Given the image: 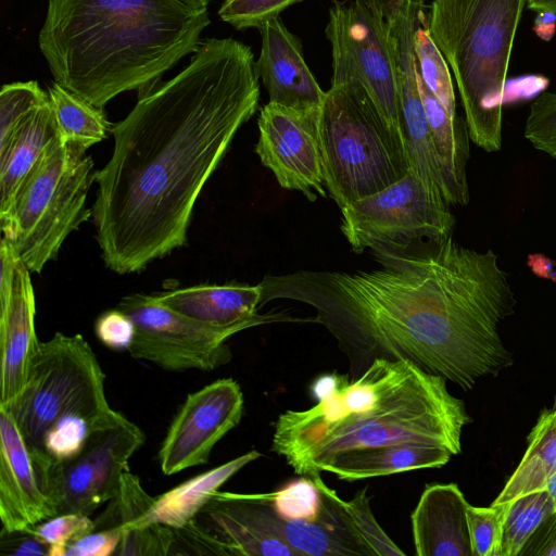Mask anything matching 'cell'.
Here are the masks:
<instances>
[{
  "label": "cell",
  "mask_w": 556,
  "mask_h": 556,
  "mask_svg": "<svg viewBox=\"0 0 556 556\" xmlns=\"http://www.w3.org/2000/svg\"><path fill=\"white\" fill-rule=\"evenodd\" d=\"M105 374L80 334L55 332L36 351L20 395L4 407L34 456L45 434L61 425L86 421L100 426L115 410L105 395Z\"/></svg>",
  "instance_id": "obj_8"
},
{
  "label": "cell",
  "mask_w": 556,
  "mask_h": 556,
  "mask_svg": "<svg viewBox=\"0 0 556 556\" xmlns=\"http://www.w3.org/2000/svg\"><path fill=\"white\" fill-rule=\"evenodd\" d=\"M528 0H433L431 38L450 65L470 140L485 152L502 148L504 86Z\"/></svg>",
  "instance_id": "obj_5"
},
{
  "label": "cell",
  "mask_w": 556,
  "mask_h": 556,
  "mask_svg": "<svg viewBox=\"0 0 556 556\" xmlns=\"http://www.w3.org/2000/svg\"><path fill=\"white\" fill-rule=\"evenodd\" d=\"M59 139L86 152L111 134L113 125L103 109L53 81L48 88Z\"/></svg>",
  "instance_id": "obj_27"
},
{
  "label": "cell",
  "mask_w": 556,
  "mask_h": 556,
  "mask_svg": "<svg viewBox=\"0 0 556 556\" xmlns=\"http://www.w3.org/2000/svg\"><path fill=\"white\" fill-rule=\"evenodd\" d=\"M122 538V531L93 530L70 544L63 556H110L113 555Z\"/></svg>",
  "instance_id": "obj_41"
},
{
  "label": "cell",
  "mask_w": 556,
  "mask_h": 556,
  "mask_svg": "<svg viewBox=\"0 0 556 556\" xmlns=\"http://www.w3.org/2000/svg\"><path fill=\"white\" fill-rule=\"evenodd\" d=\"M210 1V0H208Z\"/></svg>",
  "instance_id": "obj_50"
},
{
  "label": "cell",
  "mask_w": 556,
  "mask_h": 556,
  "mask_svg": "<svg viewBox=\"0 0 556 556\" xmlns=\"http://www.w3.org/2000/svg\"><path fill=\"white\" fill-rule=\"evenodd\" d=\"M342 376L337 374H326L318 377L313 386L312 393L319 401L337 389L341 382Z\"/></svg>",
  "instance_id": "obj_46"
},
{
  "label": "cell",
  "mask_w": 556,
  "mask_h": 556,
  "mask_svg": "<svg viewBox=\"0 0 556 556\" xmlns=\"http://www.w3.org/2000/svg\"><path fill=\"white\" fill-rule=\"evenodd\" d=\"M257 29L262 45L254 67L268 92L269 102L296 111H321L326 91L307 66L300 40L279 17Z\"/></svg>",
  "instance_id": "obj_18"
},
{
  "label": "cell",
  "mask_w": 556,
  "mask_h": 556,
  "mask_svg": "<svg viewBox=\"0 0 556 556\" xmlns=\"http://www.w3.org/2000/svg\"><path fill=\"white\" fill-rule=\"evenodd\" d=\"M261 457L252 450L220 466L204 471L155 497L150 509L122 531L136 529L149 523H162L180 528L193 520L219 488L245 465Z\"/></svg>",
  "instance_id": "obj_23"
},
{
  "label": "cell",
  "mask_w": 556,
  "mask_h": 556,
  "mask_svg": "<svg viewBox=\"0 0 556 556\" xmlns=\"http://www.w3.org/2000/svg\"><path fill=\"white\" fill-rule=\"evenodd\" d=\"M174 540V528L149 523L122 531L115 556H168Z\"/></svg>",
  "instance_id": "obj_38"
},
{
  "label": "cell",
  "mask_w": 556,
  "mask_h": 556,
  "mask_svg": "<svg viewBox=\"0 0 556 556\" xmlns=\"http://www.w3.org/2000/svg\"><path fill=\"white\" fill-rule=\"evenodd\" d=\"M58 137L49 99L29 112L0 144V218L10 212L21 186L48 144Z\"/></svg>",
  "instance_id": "obj_22"
},
{
  "label": "cell",
  "mask_w": 556,
  "mask_h": 556,
  "mask_svg": "<svg viewBox=\"0 0 556 556\" xmlns=\"http://www.w3.org/2000/svg\"><path fill=\"white\" fill-rule=\"evenodd\" d=\"M135 325L128 350L131 357L165 370H214L228 364L232 353L227 340L242 331L206 325L161 304L153 294L132 293L116 306Z\"/></svg>",
  "instance_id": "obj_12"
},
{
  "label": "cell",
  "mask_w": 556,
  "mask_h": 556,
  "mask_svg": "<svg viewBox=\"0 0 556 556\" xmlns=\"http://www.w3.org/2000/svg\"><path fill=\"white\" fill-rule=\"evenodd\" d=\"M47 102L49 94L36 80L3 85L0 91V144L29 112Z\"/></svg>",
  "instance_id": "obj_33"
},
{
  "label": "cell",
  "mask_w": 556,
  "mask_h": 556,
  "mask_svg": "<svg viewBox=\"0 0 556 556\" xmlns=\"http://www.w3.org/2000/svg\"><path fill=\"white\" fill-rule=\"evenodd\" d=\"M370 251L380 264L371 270L266 275L261 306L279 299L309 305L351 356L407 359L464 390L513 365L500 326L516 296L491 249L450 236Z\"/></svg>",
  "instance_id": "obj_1"
},
{
  "label": "cell",
  "mask_w": 556,
  "mask_h": 556,
  "mask_svg": "<svg viewBox=\"0 0 556 556\" xmlns=\"http://www.w3.org/2000/svg\"><path fill=\"white\" fill-rule=\"evenodd\" d=\"M55 515L33 453L10 410L0 407L1 531L26 530Z\"/></svg>",
  "instance_id": "obj_17"
},
{
  "label": "cell",
  "mask_w": 556,
  "mask_h": 556,
  "mask_svg": "<svg viewBox=\"0 0 556 556\" xmlns=\"http://www.w3.org/2000/svg\"><path fill=\"white\" fill-rule=\"evenodd\" d=\"M146 435L123 414L115 413L94 428L73 457L52 463L42 473L46 493L56 515L90 516L115 494L130 457Z\"/></svg>",
  "instance_id": "obj_11"
},
{
  "label": "cell",
  "mask_w": 556,
  "mask_h": 556,
  "mask_svg": "<svg viewBox=\"0 0 556 556\" xmlns=\"http://www.w3.org/2000/svg\"><path fill=\"white\" fill-rule=\"evenodd\" d=\"M525 138L539 151L556 160V92H541L531 103Z\"/></svg>",
  "instance_id": "obj_35"
},
{
  "label": "cell",
  "mask_w": 556,
  "mask_h": 556,
  "mask_svg": "<svg viewBox=\"0 0 556 556\" xmlns=\"http://www.w3.org/2000/svg\"><path fill=\"white\" fill-rule=\"evenodd\" d=\"M326 189L340 210L401 179L407 160L364 88L331 85L319 122Z\"/></svg>",
  "instance_id": "obj_7"
},
{
  "label": "cell",
  "mask_w": 556,
  "mask_h": 556,
  "mask_svg": "<svg viewBox=\"0 0 556 556\" xmlns=\"http://www.w3.org/2000/svg\"><path fill=\"white\" fill-rule=\"evenodd\" d=\"M0 554L10 556H50V546L29 528L0 532Z\"/></svg>",
  "instance_id": "obj_42"
},
{
  "label": "cell",
  "mask_w": 556,
  "mask_h": 556,
  "mask_svg": "<svg viewBox=\"0 0 556 556\" xmlns=\"http://www.w3.org/2000/svg\"><path fill=\"white\" fill-rule=\"evenodd\" d=\"M254 62L241 41L205 39L180 73L139 94L113 125L91 207L109 269L138 273L186 244L204 185L257 110Z\"/></svg>",
  "instance_id": "obj_2"
},
{
  "label": "cell",
  "mask_w": 556,
  "mask_h": 556,
  "mask_svg": "<svg viewBox=\"0 0 556 556\" xmlns=\"http://www.w3.org/2000/svg\"><path fill=\"white\" fill-rule=\"evenodd\" d=\"M545 489L547 490L548 494L551 495V497L553 500L555 513H556V472H554L549 477V479L547 480V482L545 484Z\"/></svg>",
  "instance_id": "obj_48"
},
{
  "label": "cell",
  "mask_w": 556,
  "mask_h": 556,
  "mask_svg": "<svg viewBox=\"0 0 556 556\" xmlns=\"http://www.w3.org/2000/svg\"><path fill=\"white\" fill-rule=\"evenodd\" d=\"M231 556H299L280 536L255 525L218 491L194 518Z\"/></svg>",
  "instance_id": "obj_25"
},
{
  "label": "cell",
  "mask_w": 556,
  "mask_h": 556,
  "mask_svg": "<svg viewBox=\"0 0 556 556\" xmlns=\"http://www.w3.org/2000/svg\"><path fill=\"white\" fill-rule=\"evenodd\" d=\"M450 206L408 170L386 189L342 207L340 230L356 253L408 247L452 236L456 219Z\"/></svg>",
  "instance_id": "obj_10"
},
{
  "label": "cell",
  "mask_w": 556,
  "mask_h": 556,
  "mask_svg": "<svg viewBox=\"0 0 556 556\" xmlns=\"http://www.w3.org/2000/svg\"><path fill=\"white\" fill-rule=\"evenodd\" d=\"M177 555L229 556L223 544L195 519L180 528H174V540L168 556Z\"/></svg>",
  "instance_id": "obj_39"
},
{
  "label": "cell",
  "mask_w": 556,
  "mask_h": 556,
  "mask_svg": "<svg viewBox=\"0 0 556 556\" xmlns=\"http://www.w3.org/2000/svg\"><path fill=\"white\" fill-rule=\"evenodd\" d=\"M527 8L539 11H551L556 13V0H528Z\"/></svg>",
  "instance_id": "obj_47"
},
{
  "label": "cell",
  "mask_w": 556,
  "mask_h": 556,
  "mask_svg": "<svg viewBox=\"0 0 556 556\" xmlns=\"http://www.w3.org/2000/svg\"><path fill=\"white\" fill-rule=\"evenodd\" d=\"M547 85L548 79L546 77L536 75L518 77L509 81L506 80L504 86V103L507 98L514 100L527 98L538 92L541 93Z\"/></svg>",
  "instance_id": "obj_44"
},
{
  "label": "cell",
  "mask_w": 556,
  "mask_h": 556,
  "mask_svg": "<svg viewBox=\"0 0 556 556\" xmlns=\"http://www.w3.org/2000/svg\"><path fill=\"white\" fill-rule=\"evenodd\" d=\"M94 331L106 348L128 351L135 337V325L127 314L116 307L98 317Z\"/></svg>",
  "instance_id": "obj_40"
},
{
  "label": "cell",
  "mask_w": 556,
  "mask_h": 556,
  "mask_svg": "<svg viewBox=\"0 0 556 556\" xmlns=\"http://www.w3.org/2000/svg\"><path fill=\"white\" fill-rule=\"evenodd\" d=\"M553 408H555V409H556V396H555V404H554Z\"/></svg>",
  "instance_id": "obj_49"
},
{
  "label": "cell",
  "mask_w": 556,
  "mask_h": 556,
  "mask_svg": "<svg viewBox=\"0 0 556 556\" xmlns=\"http://www.w3.org/2000/svg\"><path fill=\"white\" fill-rule=\"evenodd\" d=\"M312 479L323 495L321 511L315 520L280 518L265 494L231 493V496L251 520L280 536L299 556L364 555L345 520L342 498L325 484L320 475Z\"/></svg>",
  "instance_id": "obj_16"
},
{
  "label": "cell",
  "mask_w": 556,
  "mask_h": 556,
  "mask_svg": "<svg viewBox=\"0 0 556 556\" xmlns=\"http://www.w3.org/2000/svg\"><path fill=\"white\" fill-rule=\"evenodd\" d=\"M506 503L490 507L468 505L467 517L473 556H501Z\"/></svg>",
  "instance_id": "obj_34"
},
{
  "label": "cell",
  "mask_w": 556,
  "mask_h": 556,
  "mask_svg": "<svg viewBox=\"0 0 556 556\" xmlns=\"http://www.w3.org/2000/svg\"><path fill=\"white\" fill-rule=\"evenodd\" d=\"M301 1L303 0H225L218 15L236 29L258 28Z\"/></svg>",
  "instance_id": "obj_37"
},
{
  "label": "cell",
  "mask_w": 556,
  "mask_h": 556,
  "mask_svg": "<svg viewBox=\"0 0 556 556\" xmlns=\"http://www.w3.org/2000/svg\"><path fill=\"white\" fill-rule=\"evenodd\" d=\"M519 556H556V513L542 522Z\"/></svg>",
  "instance_id": "obj_43"
},
{
  "label": "cell",
  "mask_w": 556,
  "mask_h": 556,
  "mask_svg": "<svg viewBox=\"0 0 556 556\" xmlns=\"http://www.w3.org/2000/svg\"><path fill=\"white\" fill-rule=\"evenodd\" d=\"M533 31L540 39L549 41L556 31V13L539 11L534 18Z\"/></svg>",
  "instance_id": "obj_45"
},
{
  "label": "cell",
  "mask_w": 556,
  "mask_h": 556,
  "mask_svg": "<svg viewBox=\"0 0 556 556\" xmlns=\"http://www.w3.org/2000/svg\"><path fill=\"white\" fill-rule=\"evenodd\" d=\"M454 454L445 447L404 442L349 451L332 456L319 467L340 480L357 481L418 469L440 468Z\"/></svg>",
  "instance_id": "obj_21"
},
{
  "label": "cell",
  "mask_w": 556,
  "mask_h": 556,
  "mask_svg": "<svg viewBox=\"0 0 556 556\" xmlns=\"http://www.w3.org/2000/svg\"><path fill=\"white\" fill-rule=\"evenodd\" d=\"M446 381L407 359L374 358L314 406L280 414L271 451L311 478L337 454L394 443L438 445L455 456L471 418Z\"/></svg>",
  "instance_id": "obj_3"
},
{
  "label": "cell",
  "mask_w": 556,
  "mask_h": 556,
  "mask_svg": "<svg viewBox=\"0 0 556 556\" xmlns=\"http://www.w3.org/2000/svg\"><path fill=\"white\" fill-rule=\"evenodd\" d=\"M555 513L551 495L541 489L506 503L501 556H519L542 522Z\"/></svg>",
  "instance_id": "obj_28"
},
{
  "label": "cell",
  "mask_w": 556,
  "mask_h": 556,
  "mask_svg": "<svg viewBox=\"0 0 556 556\" xmlns=\"http://www.w3.org/2000/svg\"><path fill=\"white\" fill-rule=\"evenodd\" d=\"M155 501L143 489L138 476L125 471L119 480L115 494L108 506L94 520V530L122 531L143 516Z\"/></svg>",
  "instance_id": "obj_31"
},
{
  "label": "cell",
  "mask_w": 556,
  "mask_h": 556,
  "mask_svg": "<svg viewBox=\"0 0 556 556\" xmlns=\"http://www.w3.org/2000/svg\"><path fill=\"white\" fill-rule=\"evenodd\" d=\"M519 465L492 504H503L526 493L545 489L556 472V409H544L528 435Z\"/></svg>",
  "instance_id": "obj_26"
},
{
  "label": "cell",
  "mask_w": 556,
  "mask_h": 556,
  "mask_svg": "<svg viewBox=\"0 0 556 556\" xmlns=\"http://www.w3.org/2000/svg\"><path fill=\"white\" fill-rule=\"evenodd\" d=\"M208 0H48L38 43L55 83L103 109L194 52Z\"/></svg>",
  "instance_id": "obj_4"
},
{
  "label": "cell",
  "mask_w": 556,
  "mask_h": 556,
  "mask_svg": "<svg viewBox=\"0 0 556 556\" xmlns=\"http://www.w3.org/2000/svg\"><path fill=\"white\" fill-rule=\"evenodd\" d=\"M414 50L417 72L424 85L451 115H457L447 62L431 38L427 21L421 23L415 31Z\"/></svg>",
  "instance_id": "obj_29"
},
{
  "label": "cell",
  "mask_w": 556,
  "mask_h": 556,
  "mask_svg": "<svg viewBox=\"0 0 556 556\" xmlns=\"http://www.w3.org/2000/svg\"><path fill=\"white\" fill-rule=\"evenodd\" d=\"M243 406V393L232 378L189 393L159 450L162 472L170 476L207 464L214 446L239 425Z\"/></svg>",
  "instance_id": "obj_14"
},
{
  "label": "cell",
  "mask_w": 556,
  "mask_h": 556,
  "mask_svg": "<svg viewBox=\"0 0 556 556\" xmlns=\"http://www.w3.org/2000/svg\"><path fill=\"white\" fill-rule=\"evenodd\" d=\"M94 177L86 152L59 137L45 149L10 212L0 218L2 238L30 273H41L68 235L92 216L86 200Z\"/></svg>",
  "instance_id": "obj_6"
},
{
  "label": "cell",
  "mask_w": 556,
  "mask_h": 556,
  "mask_svg": "<svg viewBox=\"0 0 556 556\" xmlns=\"http://www.w3.org/2000/svg\"><path fill=\"white\" fill-rule=\"evenodd\" d=\"M321 111L303 112L273 102L258 115L255 152L281 188L302 192L309 201L326 197L319 137Z\"/></svg>",
  "instance_id": "obj_13"
},
{
  "label": "cell",
  "mask_w": 556,
  "mask_h": 556,
  "mask_svg": "<svg viewBox=\"0 0 556 556\" xmlns=\"http://www.w3.org/2000/svg\"><path fill=\"white\" fill-rule=\"evenodd\" d=\"M0 264V406H8L22 392L40 341L30 271L3 238Z\"/></svg>",
  "instance_id": "obj_15"
},
{
  "label": "cell",
  "mask_w": 556,
  "mask_h": 556,
  "mask_svg": "<svg viewBox=\"0 0 556 556\" xmlns=\"http://www.w3.org/2000/svg\"><path fill=\"white\" fill-rule=\"evenodd\" d=\"M265 496L273 510L285 520H315L323 507L321 492L308 476L293 480Z\"/></svg>",
  "instance_id": "obj_32"
},
{
  "label": "cell",
  "mask_w": 556,
  "mask_h": 556,
  "mask_svg": "<svg viewBox=\"0 0 556 556\" xmlns=\"http://www.w3.org/2000/svg\"><path fill=\"white\" fill-rule=\"evenodd\" d=\"M341 504L350 531L364 555H405L376 520L367 488L359 490L350 501L342 500Z\"/></svg>",
  "instance_id": "obj_30"
},
{
  "label": "cell",
  "mask_w": 556,
  "mask_h": 556,
  "mask_svg": "<svg viewBox=\"0 0 556 556\" xmlns=\"http://www.w3.org/2000/svg\"><path fill=\"white\" fill-rule=\"evenodd\" d=\"M417 78L430 134L444 175L446 200L450 205H467L470 200L467 181L470 137L465 118L451 115L424 85L418 72Z\"/></svg>",
  "instance_id": "obj_24"
},
{
  "label": "cell",
  "mask_w": 556,
  "mask_h": 556,
  "mask_svg": "<svg viewBox=\"0 0 556 556\" xmlns=\"http://www.w3.org/2000/svg\"><path fill=\"white\" fill-rule=\"evenodd\" d=\"M168 308L198 321L245 330L255 326L295 320L281 313L261 315L260 283L198 285L152 293Z\"/></svg>",
  "instance_id": "obj_19"
},
{
  "label": "cell",
  "mask_w": 556,
  "mask_h": 556,
  "mask_svg": "<svg viewBox=\"0 0 556 556\" xmlns=\"http://www.w3.org/2000/svg\"><path fill=\"white\" fill-rule=\"evenodd\" d=\"M469 503L455 483H433L422 491L410 515L417 556H473Z\"/></svg>",
  "instance_id": "obj_20"
},
{
  "label": "cell",
  "mask_w": 556,
  "mask_h": 556,
  "mask_svg": "<svg viewBox=\"0 0 556 556\" xmlns=\"http://www.w3.org/2000/svg\"><path fill=\"white\" fill-rule=\"evenodd\" d=\"M29 529L50 546V556H63L70 544L94 530V520L79 513L60 514Z\"/></svg>",
  "instance_id": "obj_36"
},
{
  "label": "cell",
  "mask_w": 556,
  "mask_h": 556,
  "mask_svg": "<svg viewBox=\"0 0 556 556\" xmlns=\"http://www.w3.org/2000/svg\"><path fill=\"white\" fill-rule=\"evenodd\" d=\"M387 5L388 0H349L330 8L325 31L331 45V85L356 81L364 88L408 163L388 37Z\"/></svg>",
  "instance_id": "obj_9"
}]
</instances>
